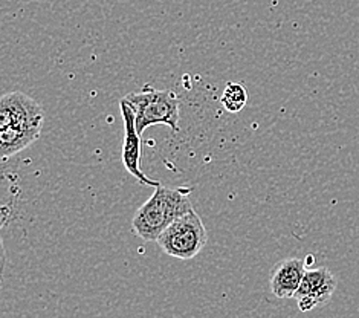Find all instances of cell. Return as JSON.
Segmentation results:
<instances>
[{"label": "cell", "mask_w": 359, "mask_h": 318, "mask_svg": "<svg viewBox=\"0 0 359 318\" xmlns=\"http://www.w3.org/2000/svg\"><path fill=\"white\" fill-rule=\"evenodd\" d=\"M222 106L229 114H238L248 102V92L242 83L229 81L225 86V91L220 98Z\"/></svg>", "instance_id": "cell-9"}, {"label": "cell", "mask_w": 359, "mask_h": 318, "mask_svg": "<svg viewBox=\"0 0 359 318\" xmlns=\"http://www.w3.org/2000/svg\"><path fill=\"white\" fill-rule=\"evenodd\" d=\"M133 112L136 131L140 135L150 126L164 124L179 132V98L173 91H156L144 88L141 92H133L126 95Z\"/></svg>", "instance_id": "cell-2"}, {"label": "cell", "mask_w": 359, "mask_h": 318, "mask_svg": "<svg viewBox=\"0 0 359 318\" xmlns=\"http://www.w3.org/2000/svg\"><path fill=\"white\" fill-rule=\"evenodd\" d=\"M337 285V277L326 266H320L316 270H306L302 285L294 297L298 309L302 312H309L315 307L329 303Z\"/></svg>", "instance_id": "cell-4"}, {"label": "cell", "mask_w": 359, "mask_h": 318, "mask_svg": "<svg viewBox=\"0 0 359 318\" xmlns=\"http://www.w3.org/2000/svg\"><path fill=\"white\" fill-rule=\"evenodd\" d=\"M190 188H167L158 185L150 199L141 205L132 220L135 234L145 242H156L165 228L177 218L193 211Z\"/></svg>", "instance_id": "cell-1"}, {"label": "cell", "mask_w": 359, "mask_h": 318, "mask_svg": "<svg viewBox=\"0 0 359 318\" xmlns=\"http://www.w3.org/2000/svg\"><path fill=\"white\" fill-rule=\"evenodd\" d=\"M41 124H11L0 127V158L6 161L40 138Z\"/></svg>", "instance_id": "cell-8"}, {"label": "cell", "mask_w": 359, "mask_h": 318, "mask_svg": "<svg viewBox=\"0 0 359 318\" xmlns=\"http://www.w3.org/2000/svg\"><path fill=\"white\" fill-rule=\"evenodd\" d=\"M306 260L286 259L273 268L271 289L277 298H294L306 274Z\"/></svg>", "instance_id": "cell-7"}, {"label": "cell", "mask_w": 359, "mask_h": 318, "mask_svg": "<svg viewBox=\"0 0 359 318\" xmlns=\"http://www.w3.org/2000/svg\"><path fill=\"white\" fill-rule=\"evenodd\" d=\"M208 233L201 216L194 210L177 218L158 237L159 248L170 257L190 260L207 245Z\"/></svg>", "instance_id": "cell-3"}, {"label": "cell", "mask_w": 359, "mask_h": 318, "mask_svg": "<svg viewBox=\"0 0 359 318\" xmlns=\"http://www.w3.org/2000/svg\"><path fill=\"white\" fill-rule=\"evenodd\" d=\"M119 107H121V115L124 119V144H123V154L121 161L129 173L140 180L144 185L158 187L161 185L159 180L150 179L144 175L141 170V135L136 131L135 112L127 105L124 98L119 100Z\"/></svg>", "instance_id": "cell-5"}, {"label": "cell", "mask_w": 359, "mask_h": 318, "mask_svg": "<svg viewBox=\"0 0 359 318\" xmlns=\"http://www.w3.org/2000/svg\"><path fill=\"white\" fill-rule=\"evenodd\" d=\"M43 107L27 93L10 92L0 100V127L11 124L43 126Z\"/></svg>", "instance_id": "cell-6"}]
</instances>
